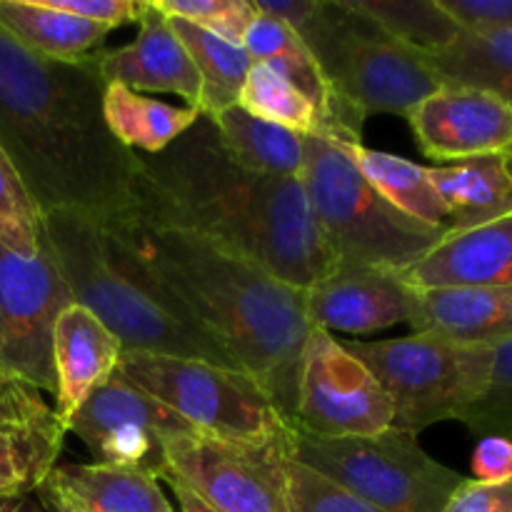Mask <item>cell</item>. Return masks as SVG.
Returning <instances> with one entry per match:
<instances>
[{"mask_svg": "<svg viewBox=\"0 0 512 512\" xmlns=\"http://www.w3.org/2000/svg\"><path fill=\"white\" fill-rule=\"evenodd\" d=\"M150 3L165 18L188 20L235 45H243L250 23L258 18L253 0H150Z\"/></svg>", "mask_w": 512, "mask_h": 512, "instance_id": "836d02e7", "label": "cell"}, {"mask_svg": "<svg viewBox=\"0 0 512 512\" xmlns=\"http://www.w3.org/2000/svg\"><path fill=\"white\" fill-rule=\"evenodd\" d=\"M298 35L333 90L340 130L358 143L368 115L410 118L425 98L445 88L425 50L385 33L350 0H320Z\"/></svg>", "mask_w": 512, "mask_h": 512, "instance_id": "5b68a950", "label": "cell"}, {"mask_svg": "<svg viewBox=\"0 0 512 512\" xmlns=\"http://www.w3.org/2000/svg\"><path fill=\"white\" fill-rule=\"evenodd\" d=\"M243 48L253 63L270 65L275 73L283 75L290 85H295L300 93L308 95L318 105L325 125H328L325 138L345 140L343 130H340L338 103L333 98V90H330L315 55L310 53L305 40L290 25L258 13V18L250 23L248 33H245Z\"/></svg>", "mask_w": 512, "mask_h": 512, "instance_id": "603a6c76", "label": "cell"}, {"mask_svg": "<svg viewBox=\"0 0 512 512\" xmlns=\"http://www.w3.org/2000/svg\"><path fill=\"white\" fill-rule=\"evenodd\" d=\"M213 125L233 160L243 168L280 178H300L305 158V135L283 125L265 123L240 105L213 115Z\"/></svg>", "mask_w": 512, "mask_h": 512, "instance_id": "4316f807", "label": "cell"}, {"mask_svg": "<svg viewBox=\"0 0 512 512\" xmlns=\"http://www.w3.org/2000/svg\"><path fill=\"white\" fill-rule=\"evenodd\" d=\"M258 13L270 15L275 20H283L285 25L300 33L310 18L318 10L320 0H253Z\"/></svg>", "mask_w": 512, "mask_h": 512, "instance_id": "60d3db41", "label": "cell"}, {"mask_svg": "<svg viewBox=\"0 0 512 512\" xmlns=\"http://www.w3.org/2000/svg\"><path fill=\"white\" fill-rule=\"evenodd\" d=\"M65 433L53 408L0 420V498L38 493L58 465Z\"/></svg>", "mask_w": 512, "mask_h": 512, "instance_id": "cb8c5ba5", "label": "cell"}, {"mask_svg": "<svg viewBox=\"0 0 512 512\" xmlns=\"http://www.w3.org/2000/svg\"><path fill=\"white\" fill-rule=\"evenodd\" d=\"M103 118L110 135L133 153H163L170 143L195 125L200 113L188 105H170L125 85H105Z\"/></svg>", "mask_w": 512, "mask_h": 512, "instance_id": "d4e9b609", "label": "cell"}, {"mask_svg": "<svg viewBox=\"0 0 512 512\" xmlns=\"http://www.w3.org/2000/svg\"><path fill=\"white\" fill-rule=\"evenodd\" d=\"M425 55L445 85L488 90L512 105V28L460 33L450 45Z\"/></svg>", "mask_w": 512, "mask_h": 512, "instance_id": "83f0119b", "label": "cell"}, {"mask_svg": "<svg viewBox=\"0 0 512 512\" xmlns=\"http://www.w3.org/2000/svg\"><path fill=\"white\" fill-rule=\"evenodd\" d=\"M420 150L433 160L505 153L512 145V105L500 95L465 85H445L410 115Z\"/></svg>", "mask_w": 512, "mask_h": 512, "instance_id": "9a60e30c", "label": "cell"}, {"mask_svg": "<svg viewBox=\"0 0 512 512\" xmlns=\"http://www.w3.org/2000/svg\"><path fill=\"white\" fill-rule=\"evenodd\" d=\"M0 33L40 58L78 63L103 50L110 30L63 13L48 0H0Z\"/></svg>", "mask_w": 512, "mask_h": 512, "instance_id": "44dd1931", "label": "cell"}, {"mask_svg": "<svg viewBox=\"0 0 512 512\" xmlns=\"http://www.w3.org/2000/svg\"><path fill=\"white\" fill-rule=\"evenodd\" d=\"M290 512H378L328 475L308 468L300 460H285Z\"/></svg>", "mask_w": 512, "mask_h": 512, "instance_id": "e575fe53", "label": "cell"}, {"mask_svg": "<svg viewBox=\"0 0 512 512\" xmlns=\"http://www.w3.org/2000/svg\"><path fill=\"white\" fill-rule=\"evenodd\" d=\"M290 445H248L183 435L165 448V475L218 512H290L285 460Z\"/></svg>", "mask_w": 512, "mask_h": 512, "instance_id": "8fae6325", "label": "cell"}, {"mask_svg": "<svg viewBox=\"0 0 512 512\" xmlns=\"http://www.w3.org/2000/svg\"><path fill=\"white\" fill-rule=\"evenodd\" d=\"M0 245L23 258L43 250V210L0 145Z\"/></svg>", "mask_w": 512, "mask_h": 512, "instance_id": "1f68e13d", "label": "cell"}, {"mask_svg": "<svg viewBox=\"0 0 512 512\" xmlns=\"http://www.w3.org/2000/svg\"><path fill=\"white\" fill-rule=\"evenodd\" d=\"M68 433L88 448L93 463L163 480L168 443L195 430L118 370L73 415Z\"/></svg>", "mask_w": 512, "mask_h": 512, "instance_id": "4fadbf2b", "label": "cell"}, {"mask_svg": "<svg viewBox=\"0 0 512 512\" xmlns=\"http://www.w3.org/2000/svg\"><path fill=\"white\" fill-rule=\"evenodd\" d=\"M48 3L63 13L78 15L108 30L138 23L140 10H143V0H48Z\"/></svg>", "mask_w": 512, "mask_h": 512, "instance_id": "8d00e7d4", "label": "cell"}, {"mask_svg": "<svg viewBox=\"0 0 512 512\" xmlns=\"http://www.w3.org/2000/svg\"><path fill=\"white\" fill-rule=\"evenodd\" d=\"M238 105L265 123L283 125L300 135H325L328 130L318 105L263 63H253L250 68Z\"/></svg>", "mask_w": 512, "mask_h": 512, "instance_id": "f546056e", "label": "cell"}, {"mask_svg": "<svg viewBox=\"0 0 512 512\" xmlns=\"http://www.w3.org/2000/svg\"><path fill=\"white\" fill-rule=\"evenodd\" d=\"M413 333L458 343L500 345L512 340V285L460 290H418Z\"/></svg>", "mask_w": 512, "mask_h": 512, "instance_id": "ffe728a7", "label": "cell"}, {"mask_svg": "<svg viewBox=\"0 0 512 512\" xmlns=\"http://www.w3.org/2000/svg\"><path fill=\"white\" fill-rule=\"evenodd\" d=\"M45 408L50 405L43 400V393L0 368V420L28 418V415L43 413Z\"/></svg>", "mask_w": 512, "mask_h": 512, "instance_id": "ab89813d", "label": "cell"}, {"mask_svg": "<svg viewBox=\"0 0 512 512\" xmlns=\"http://www.w3.org/2000/svg\"><path fill=\"white\" fill-rule=\"evenodd\" d=\"M30 495H20V498H0V512H20Z\"/></svg>", "mask_w": 512, "mask_h": 512, "instance_id": "7bdbcfd3", "label": "cell"}, {"mask_svg": "<svg viewBox=\"0 0 512 512\" xmlns=\"http://www.w3.org/2000/svg\"><path fill=\"white\" fill-rule=\"evenodd\" d=\"M43 243L78 305L123 345V353L170 355L240 368L178 305L133 240L78 210L43 213Z\"/></svg>", "mask_w": 512, "mask_h": 512, "instance_id": "277c9868", "label": "cell"}, {"mask_svg": "<svg viewBox=\"0 0 512 512\" xmlns=\"http://www.w3.org/2000/svg\"><path fill=\"white\" fill-rule=\"evenodd\" d=\"M170 28L180 38V43L188 50L195 70L203 85V98H200V115L213 118L223 113L225 108L238 105L240 90H243L245 78H248L253 60L245 53L243 45L228 43L215 33L198 28L180 18H168Z\"/></svg>", "mask_w": 512, "mask_h": 512, "instance_id": "f1b7e54d", "label": "cell"}, {"mask_svg": "<svg viewBox=\"0 0 512 512\" xmlns=\"http://www.w3.org/2000/svg\"><path fill=\"white\" fill-rule=\"evenodd\" d=\"M460 33L480 35L512 28V0H435Z\"/></svg>", "mask_w": 512, "mask_h": 512, "instance_id": "d590c367", "label": "cell"}, {"mask_svg": "<svg viewBox=\"0 0 512 512\" xmlns=\"http://www.w3.org/2000/svg\"><path fill=\"white\" fill-rule=\"evenodd\" d=\"M98 55L58 63L0 33V145L43 213L78 210L100 225L135 215L133 150L103 118Z\"/></svg>", "mask_w": 512, "mask_h": 512, "instance_id": "7a4b0ae2", "label": "cell"}, {"mask_svg": "<svg viewBox=\"0 0 512 512\" xmlns=\"http://www.w3.org/2000/svg\"><path fill=\"white\" fill-rule=\"evenodd\" d=\"M163 480L170 485V490H173L175 500H178V505H180V512H218V510L210 508L203 498H198V495H195L188 485L180 483V480H175V478H163Z\"/></svg>", "mask_w": 512, "mask_h": 512, "instance_id": "b9f144b4", "label": "cell"}, {"mask_svg": "<svg viewBox=\"0 0 512 512\" xmlns=\"http://www.w3.org/2000/svg\"><path fill=\"white\" fill-rule=\"evenodd\" d=\"M505 158H508V163H510V168H512V145H510V148L508 150H505Z\"/></svg>", "mask_w": 512, "mask_h": 512, "instance_id": "bcb514c9", "label": "cell"}, {"mask_svg": "<svg viewBox=\"0 0 512 512\" xmlns=\"http://www.w3.org/2000/svg\"><path fill=\"white\" fill-rule=\"evenodd\" d=\"M293 423L320 438L378 435L393 428V405L343 340L313 328L300 360Z\"/></svg>", "mask_w": 512, "mask_h": 512, "instance_id": "30bf717a", "label": "cell"}, {"mask_svg": "<svg viewBox=\"0 0 512 512\" xmlns=\"http://www.w3.org/2000/svg\"><path fill=\"white\" fill-rule=\"evenodd\" d=\"M98 70L105 85H125L135 93H173L188 108H200L203 85L168 18L143 0L138 18V35L133 43L115 50H100ZM200 113V110H198Z\"/></svg>", "mask_w": 512, "mask_h": 512, "instance_id": "2e32d148", "label": "cell"}, {"mask_svg": "<svg viewBox=\"0 0 512 512\" xmlns=\"http://www.w3.org/2000/svg\"><path fill=\"white\" fill-rule=\"evenodd\" d=\"M105 228L123 230L133 240L180 308L293 420L300 360L313 333L305 290L188 230L133 220Z\"/></svg>", "mask_w": 512, "mask_h": 512, "instance_id": "3957f363", "label": "cell"}, {"mask_svg": "<svg viewBox=\"0 0 512 512\" xmlns=\"http://www.w3.org/2000/svg\"><path fill=\"white\" fill-rule=\"evenodd\" d=\"M473 475L478 483H510L512 440L503 435H485L473 450Z\"/></svg>", "mask_w": 512, "mask_h": 512, "instance_id": "f35d334b", "label": "cell"}, {"mask_svg": "<svg viewBox=\"0 0 512 512\" xmlns=\"http://www.w3.org/2000/svg\"><path fill=\"white\" fill-rule=\"evenodd\" d=\"M120 358V340L88 308L70 303L58 315L53 330V410L65 430L85 400L118 373Z\"/></svg>", "mask_w": 512, "mask_h": 512, "instance_id": "ac0fdd59", "label": "cell"}, {"mask_svg": "<svg viewBox=\"0 0 512 512\" xmlns=\"http://www.w3.org/2000/svg\"><path fill=\"white\" fill-rule=\"evenodd\" d=\"M398 275L413 290L512 285V215L475 228H448Z\"/></svg>", "mask_w": 512, "mask_h": 512, "instance_id": "e0dca14e", "label": "cell"}, {"mask_svg": "<svg viewBox=\"0 0 512 512\" xmlns=\"http://www.w3.org/2000/svg\"><path fill=\"white\" fill-rule=\"evenodd\" d=\"M385 33L413 48L433 53L460 35V28L440 10L435 0H350Z\"/></svg>", "mask_w": 512, "mask_h": 512, "instance_id": "4dcf8cb0", "label": "cell"}, {"mask_svg": "<svg viewBox=\"0 0 512 512\" xmlns=\"http://www.w3.org/2000/svg\"><path fill=\"white\" fill-rule=\"evenodd\" d=\"M375 375L393 405V428L420 435L463 415L483 398L493 345L458 343L433 333L390 340H343Z\"/></svg>", "mask_w": 512, "mask_h": 512, "instance_id": "52a82bcc", "label": "cell"}, {"mask_svg": "<svg viewBox=\"0 0 512 512\" xmlns=\"http://www.w3.org/2000/svg\"><path fill=\"white\" fill-rule=\"evenodd\" d=\"M290 458L328 475L378 512H443L468 480L430 458L418 435L398 428L360 438H320L295 428Z\"/></svg>", "mask_w": 512, "mask_h": 512, "instance_id": "9c48e42d", "label": "cell"}, {"mask_svg": "<svg viewBox=\"0 0 512 512\" xmlns=\"http://www.w3.org/2000/svg\"><path fill=\"white\" fill-rule=\"evenodd\" d=\"M418 290L410 288L398 273L363 265L333 268L305 290V310L313 328L350 335H368L413 323Z\"/></svg>", "mask_w": 512, "mask_h": 512, "instance_id": "5bb4252c", "label": "cell"}, {"mask_svg": "<svg viewBox=\"0 0 512 512\" xmlns=\"http://www.w3.org/2000/svg\"><path fill=\"white\" fill-rule=\"evenodd\" d=\"M0 368H3V365H0Z\"/></svg>", "mask_w": 512, "mask_h": 512, "instance_id": "7dc6e473", "label": "cell"}, {"mask_svg": "<svg viewBox=\"0 0 512 512\" xmlns=\"http://www.w3.org/2000/svg\"><path fill=\"white\" fill-rule=\"evenodd\" d=\"M448 210V228H475L512 215V168L503 153L430 168Z\"/></svg>", "mask_w": 512, "mask_h": 512, "instance_id": "7402d4cb", "label": "cell"}, {"mask_svg": "<svg viewBox=\"0 0 512 512\" xmlns=\"http://www.w3.org/2000/svg\"><path fill=\"white\" fill-rule=\"evenodd\" d=\"M40 500V498H38ZM40 503L45 505L50 512H83V510H75L70 508V505H63V503H53V500H40Z\"/></svg>", "mask_w": 512, "mask_h": 512, "instance_id": "f6af8a7d", "label": "cell"}, {"mask_svg": "<svg viewBox=\"0 0 512 512\" xmlns=\"http://www.w3.org/2000/svg\"><path fill=\"white\" fill-rule=\"evenodd\" d=\"M338 143L353 158L363 178L400 213L433 228H448V210L430 180V168L400 155L365 148L363 143H350V140H338Z\"/></svg>", "mask_w": 512, "mask_h": 512, "instance_id": "484cf974", "label": "cell"}, {"mask_svg": "<svg viewBox=\"0 0 512 512\" xmlns=\"http://www.w3.org/2000/svg\"><path fill=\"white\" fill-rule=\"evenodd\" d=\"M300 180L333 263L403 273L448 230L400 213L325 135H305Z\"/></svg>", "mask_w": 512, "mask_h": 512, "instance_id": "8992f818", "label": "cell"}, {"mask_svg": "<svg viewBox=\"0 0 512 512\" xmlns=\"http://www.w3.org/2000/svg\"><path fill=\"white\" fill-rule=\"evenodd\" d=\"M20 512H50L48 508H45L43 503L38 500V495H30L28 500H25V505L20 508Z\"/></svg>", "mask_w": 512, "mask_h": 512, "instance_id": "ee69618b", "label": "cell"}, {"mask_svg": "<svg viewBox=\"0 0 512 512\" xmlns=\"http://www.w3.org/2000/svg\"><path fill=\"white\" fill-rule=\"evenodd\" d=\"M35 495L83 512H175L158 478L100 463L55 465Z\"/></svg>", "mask_w": 512, "mask_h": 512, "instance_id": "d6986e66", "label": "cell"}, {"mask_svg": "<svg viewBox=\"0 0 512 512\" xmlns=\"http://www.w3.org/2000/svg\"><path fill=\"white\" fill-rule=\"evenodd\" d=\"M118 370L195 433L248 445L293 443L295 423L245 370L150 353H123Z\"/></svg>", "mask_w": 512, "mask_h": 512, "instance_id": "ba28073f", "label": "cell"}, {"mask_svg": "<svg viewBox=\"0 0 512 512\" xmlns=\"http://www.w3.org/2000/svg\"><path fill=\"white\" fill-rule=\"evenodd\" d=\"M75 303L48 248L23 258L0 245V365L38 393L55 395L53 330Z\"/></svg>", "mask_w": 512, "mask_h": 512, "instance_id": "7c38bea8", "label": "cell"}, {"mask_svg": "<svg viewBox=\"0 0 512 512\" xmlns=\"http://www.w3.org/2000/svg\"><path fill=\"white\" fill-rule=\"evenodd\" d=\"M443 512H512V480L510 483L465 480Z\"/></svg>", "mask_w": 512, "mask_h": 512, "instance_id": "74e56055", "label": "cell"}, {"mask_svg": "<svg viewBox=\"0 0 512 512\" xmlns=\"http://www.w3.org/2000/svg\"><path fill=\"white\" fill-rule=\"evenodd\" d=\"M460 423L478 438L503 435L512 440V340L493 345V370L483 398Z\"/></svg>", "mask_w": 512, "mask_h": 512, "instance_id": "d6a6232c", "label": "cell"}, {"mask_svg": "<svg viewBox=\"0 0 512 512\" xmlns=\"http://www.w3.org/2000/svg\"><path fill=\"white\" fill-rule=\"evenodd\" d=\"M133 223L180 228L308 290L330 268L303 180L243 168L200 115L163 153H135Z\"/></svg>", "mask_w": 512, "mask_h": 512, "instance_id": "6da1fadb", "label": "cell"}]
</instances>
